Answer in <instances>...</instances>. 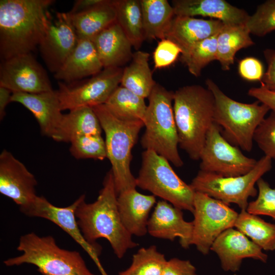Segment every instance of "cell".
<instances>
[{"label": "cell", "instance_id": "obj_36", "mask_svg": "<svg viewBox=\"0 0 275 275\" xmlns=\"http://www.w3.org/2000/svg\"><path fill=\"white\" fill-rule=\"evenodd\" d=\"M250 32L263 37L275 30V0H268L258 6L245 23Z\"/></svg>", "mask_w": 275, "mask_h": 275}, {"label": "cell", "instance_id": "obj_41", "mask_svg": "<svg viewBox=\"0 0 275 275\" xmlns=\"http://www.w3.org/2000/svg\"><path fill=\"white\" fill-rule=\"evenodd\" d=\"M161 275H198L195 266L189 260L173 258L167 260Z\"/></svg>", "mask_w": 275, "mask_h": 275}, {"label": "cell", "instance_id": "obj_4", "mask_svg": "<svg viewBox=\"0 0 275 275\" xmlns=\"http://www.w3.org/2000/svg\"><path fill=\"white\" fill-rule=\"evenodd\" d=\"M105 135L107 157L112 165L116 191L119 194L136 187V178L130 170L131 150L135 145L143 121H128L115 117L105 105L92 107Z\"/></svg>", "mask_w": 275, "mask_h": 275}, {"label": "cell", "instance_id": "obj_3", "mask_svg": "<svg viewBox=\"0 0 275 275\" xmlns=\"http://www.w3.org/2000/svg\"><path fill=\"white\" fill-rule=\"evenodd\" d=\"M173 110L179 146L189 158L200 159L207 134L214 123V99L200 85L186 86L174 92Z\"/></svg>", "mask_w": 275, "mask_h": 275}, {"label": "cell", "instance_id": "obj_9", "mask_svg": "<svg viewBox=\"0 0 275 275\" xmlns=\"http://www.w3.org/2000/svg\"><path fill=\"white\" fill-rule=\"evenodd\" d=\"M271 168L272 159L264 155L246 174L224 177L200 170L189 185L195 192L203 193L229 205L235 204L241 210H246L249 198L258 194L255 187L257 182Z\"/></svg>", "mask_w": 275, "mask_h": 275}, {"label": "cell", "instance_id": "obj_27", "mask_svg": "<svg viewBox=\"0 0 275 275\" xmlns=\"http://www.w3.org/2000/svg\"><path fill=\"white\" fill-rule=\"evenodd\" d=\"M145 40L165 39L174 16V9L167 0H140Z\"/></svg>", "mask_w": 275, "mask_h": 275}, {"label": "cell", "instance_id": "obj_28", "mask_svg": "<svg viewBox=\"0 0 275 275\" xmlns=\"http://www.w3.org/2000/svg\"><path fill=\"white\" fill-rule=\"evenodd\" d=\"M254 44L245 24H224L217 36V60L223 70H228L234 63L236 53Z\"/></svg>", "mask_w": 275, "mask_h": 275}, {"label": "cell", "instance_id": "obj_1", "mask_svg": "<svg viewBox=\"0 0 275 275\" xmlns=\"http://www.w3.org/2000/svg\"><path fill=\"white\" fill-rule=\"evenodd\" d=\"M51 0L0 1V52L3 60L39 46L51 18Z\"/></svg>", "mask_w": 275, "mask_h": 275}, {"label": "cell", "instance_id": "obj_24", "mask_svg": "<svg viewBox=\"0 0 275 275\" xmlns=\"http://www.w3.org/2000/svg\"><path fill=\"white\" fill-rule=\"evenodd\" d=\"M91 40L104 68L120 67L132 59V46L117 21Z\"/></svg>", "mask_w": 275, "mask_h": 275}, {"label": "cell", "instance_id": "obj_35", "mask_svg": "<svg viewBox=\"0 0 275 275\" xmlns=\"http://www.w3.org/2000/svg\"><path fill=\"white\" fill-rule=\"evenodd\" d=\"M70 143L71 154L77 159L103 160L107 157L105 142L101 135H77Z\"/></svg>", "mask_w": 275, "mask_h": 275}, {"label": "cell", "instance_id": "obj_16", "mask_svg": "<svg viewBox=\"0 0 275 275\" xmlns=\"http://www.w3.org/2000/svg\"><path fill=\"white\" fill-rule=\"evenodd\" d=\"M35 176L24 164L8 151L0 154V193L12 199L20 209L31 204L37 197Z\"/></svg>", "mask_w": 275, "mask_h": 275}, {"label": "cell", "instance_id": "obj_19", "mask_svg": "<svg viewBox=\"0 0 275 275\" xmlns=\"http://www.w3.org/2000/svg\"><path fill=\"white\" fill-rule=\"evenodd\" d=\"M193 229V222L184 219L182 210L164 200L156 203L147 227L148 233L154 237L171 241L179 238L184 249L191 245Z\"/></svg>", "mask_w": 275, "mask_h": 275}, {"label": "cell", "instance_id": "obj_10", "mask_svg": "<svg viewBox=\"0 0 275 275\" xmlns=\"http://www.w3.org/2000/svg\"><path fill=\"white\" fill-rule=\"evenodd\" d=\"M194 208L191 245L207 255L217 237L234 227L238 213L229 204L199 192H195Z\"/></svg>", "mask_w": 275, "mask_h": 275}, {"label": "cell", "instance_id": "obj_45", "mask_svg": "<svg viewBox=\"0 0 275 275\" xmlns=\"http://www.w3.org/2000/svg\"><path fill=\"white\" fill-rule=\"evenodd\" d=\"M12 92L9 89L0 86V118L2 120L4 117L5 108L8 104L11 102Z\"/></svg>", "mask_w": 275, "mask_h": 275}, {"label": "cell", "instance_id": "obj_42", "mask_svg": "<svg viewBox=\"0 0 275 275\" xmlns=\"http://www.w3.org/2000/svg\"><path fill=\"white\" fill-rule=\"evenodd\" d=\"M263 53L267 68L261 81V85L275 92V50L266 49Z\"/></svg>", "mask_w": 275, "mask_h": 275}, {"label": "cell", "instance_id": "obj_38", "mask_svg": "<svg viewBox=\"0 0 275 275\" xmlns=\"http://www.w3.org/2000/svg\"><path fill=\"white\" fill-rule=\"evenodd\" d=\"M254 141L264 155L275 159V110H271L257 127Z\"/></svg>", "mask_w": 275, "mask_h": 275}, {"label": "cell", "instance_id": "obj_8", "mask_svg": "<svg viewBox=\"0 0 275 275\" xmlns=\"http://www.w3.org/2000/svg\"><path fill=\"white\" fill-rule=\"evenodd\" d=\"M142 157L136 186L179 209L193 213L195 191L177 175L170 162L151 150H145Z\"/></svg>", "mask_w": 275, "mask_h": 275}, {"label": "cell", "instance_id": "obj_32", "mask_svg": "<svg viewBox=\"0 0 275 275\" xmlns=\"http://www.w3.org/2000/svg\"><path fill=\"white\" fill-rule=\"evenodd\" d=\"M63 142H70L77 135H100L102 127L92 107L83 106L64 114L63 123Z\"/></svg>", "mask_w": 275, "mask_h": 275}, {"label": "cell", "instance_id": "obj_25", "mask_svg": "<svg viewBox=\"0 0 275 275\" xmlns=\"http://www.w3.org/2000/svg\"><path fill=\"white\" fill-rule=\"evenodd\" d=\"M70 14L79 39H92L117 21L116 10L109 0H104L89 9Z\"/></svg>", "mask_w": 275, "mask_h": 275}, {"label": "cell", "instance_id": "obj_5", "mask_svg": "<svg viewBox=\"0 0 275 275\" xmlns=\"http://www.w3.org/2000/svg\"><path fill=\"white\" fill-rule=\"evenodd\" d=\"M206 85L214 97V121L223 129L222 134L233 145L250 152L256 129L270 108L258 101L252 103L237 101L226 95L211 79H206Z\"/></svg>", "mask_w": 275, "mask_h": 275}, {"label": "cell", "instance_id": "obj_44", "mask_svg": "<svg viewBox=\"0 0 275 275\" xmlns=\"http://www.w3.org/2000/svg\"><path fill=\"white\" fill-rule=\"evenodd\" d=\"M104 0H77L76 1L71 10L69 12L71 14L79 13L89 9L101 3Z\"/></svg>", "mask_w": 275, "mask_h": 275}, {"label": "cell", "instance_id": "obj_26", "mask_svg": "<svg viewBox=\"0 0 275 275\" xmlns=\"http://www.w3.org/2000/svg\"><path fill=\"white\" fill-rule=\"evenodd\" d=\"M149 53L138 50L133 53L130 64L123 71L121 86L139 96L148 98L156 84L149 65Z\"/></svg>", "mask_w": 275, "mask_h": 275}, {"label": "cell", "instance_id": "obj_40", "mask_svg": "<svg viewBox=\"0 0 275 275\" xmlns=\"http://www.w3.org/2000/svg\"><path fill=\"white\" fill-rule=\"evenodd\" d=\"M238 72L243 79L249 81H261L264 75L262 63L254 57H247L238 63Z\"/></svg>", "mask_w": 275, "mask_h": 275}, {"label": "cell", "instance_id": "obj_30", "mask_svg": "<svg viewBox=\"0 0 275 275\" xmlns=\"http://www.w3.org/2000/svg\"><path fill=\"white\" fill-rule=\"evenodd\" d=\"M234 227L262 250H275V224L242 210L238 214Z\"/></svg>", "mask_w": 275, "mask_h": 275}, {"label": "cell", "instance_id": "obj_23", "mask_svg": "<svg viewBox=\"0 0 275 275\" xmlns=\"http://www.w3.org/2000/svg\"><path fill=\"white\" fill-rule=\"evenodd\" d=\"M103 65L91 39L78 38L77 43L54 77L70 82L102 70Z\"/></svg>", "mask_w": 275, "mask_h": 275}, {"label": "cell", "instance_id": "obj_43", "mask_svg": "<svg viewBox=\"0 0 275 275\" xmlns=\"http://www.w3.org/2000/svg\"><path fill=\"white\" fill-rule=\"evenodd\" d=\"M248 95L255 98L257 101L266 105L270 110H275V92L270 91L261 85L259 87H253L248 91Z\"/></svg>", "mask_w": 275, "mask_h": 275}, {"label": "cell", "instance_id": "obj_33", "mask_svg": "<svg viewBox=\"0 0 275 275\" xmlns=\"http://www.w3.org/2000/svg\"><path fill=\"white\" fill-rule=\"evenodd\" d=\"M167 261L155 245L142 248L133 255L130 266L119 275H161Z\"/></svg>", "mask_w": 275, "mask_h": 275}, {"label": "cell", "instance_id": "obj_20", "mask_svg": "<svg viewBox=\"0 0 275 275\" xmlns=\"http://www.w3.org/2000/svg\"><path fill=\"white\" fill-rule=\"evenodd\" d=\"M172 6L176 16L208 17L228 25L245 24L250 16L225 0H174Z\"/></svg>", "mask_w": 275, "mask_h": 275}, {"label": "cell", "instance_id": "obj_39", "mask_svg": "<svg viewBox=\"0 0 275 275\" xmlns=\"http://www.w3.org/2000/svg\"><path fill=\"white\" fill-rule=\"evenodd\" d=\"M182 50L170 40L164 39L158 43L153 52L155 68H162L172 65L178 58Z\"/></svg>", "mask_w": 275, "mask_h": 275}, {"label": "cell", "instance_id": "obj_31", "mask_svg": "<svg viewBox=\"0 0 275 275\" xmlns=\"http://www.w3.org/2000/svg\"><path fill=\"white\" fill-rule=\"evenodd\" d=\"M117 118L128 121H144L147 105L145 99L119 86L104 104Z\"/></svg>", "mask_w": 275, "mask_h": 275}, {"label": "cell", "instance_id": "obj_29", "mask_svg": "<svg viewBox=\"0 0 275 275\" xmlns=\"http://www.w3.org/2000/svg\"><path fill=\"white\" fill-rule=\"evenodd\" d=\"M117 22L132 47L139 50L145 40L140 0H113Z\"/></svg>", "mask_w": 275, "mask_h": 275}, {"label": "cell", "instance_id": "obj_6", "mask_svg": "<svg viewBox=\"0 0 275 275\" xmlns=\"http://www.w3.org/2000/svg\"><path fill=\"white\" fill-rule=\"evenodd\" d=\"M17 250L22 254L5 260V265L32 264L42 275H95L78 252L61 248L51 236L26 234L21 236Z\"/></svg>", "mask_w": 275, "mask_h": 275}, {"label": "cell", "instance_id": "obj_14", "mask_svg": "<svg viewBox=\"0 0 275 275\" xmlns=\"http://www.w3.org/2000/svg\"><path fill=\"white\" fill-rule=\"evenodd\" d=\"M78 37L69 12H57L52 17L39 45L49 70L56 73L75 48Z\"/></svg>", "mask_w": 275, "mask_h": 275}, {"label": "cell", "instance_id": "obj_11", "mask_svg": "<svg viewBox=\"0 0 275 275\" xmlns=\"http://www.w3.org/2000/svg\"><path fill=\"white\" fill-rule=\"evenodd\" d=\"M200 160L201 171L224 177L246 174L257 162L244 155L238 147L229 143L215 123L207 134Z\"/></svg>", "mask_w": 275, "mask_h": 275}, {"label": "cell", "instance_id": "obj_18", "mask_svg": "<svg viewBox=\"0 0 275 275\" xmlns=\"http://www.w3.org/2000/svg\"><path fill=\"white\" fill-rule=\"evenodd\" d=\"M210 250L217 254L221 267L225 271H239L245 258H252L263 263H266L268 259L267 255L260 247L234 227L222 233L213 243Z\"/></svg>", "mask_w": 275, "mask_h": 275}, {"label": "cell", "instance_id": "obj_13", "mask_svg": "<svg viewBox=\"0 0 275 275\" xmlns=\"http://www.w3.org/2000/svg\"><path fill=\"white\" fill-rule=\"evenodd\" d=\"M0 86L12 93L36 94L53 90L46 71L31 53L3 60L0 68Z\"/></svg>", "mask_w": 275, "mask_h": 275}, {"label": "cell", "instance_id": "obj_37", "mask_svg": "<svg viewBox=\"0 0 275 275\" xmlns=\"http://www.w3.org/2000/svg\"><path fill=\"white\" fill-rule=\"evenodd\" d=\"M258 196L249 203L246 211L252 214L269 216L275 220V188L262 178L257 182Z\"/></svg>", "mask_w": 275, "mask_h": 275}, {"label": "cell", "instance_id": "obj_15", "mask_svg": "<svg viewBox=\"0 0 275 275\" xmlns=\"http://www.w3.org/2000/svg\"><path fill=\"white\" fill-rule=\"evenodd\" d=\"M84 195H81L72 204L65 207L54 206L44 197L37 196L31 204L20 210L26 216L45 218L58 226L100 265L98 257L101 254L102 248L100 245L92 246L86 241L78 225L75 216V210Z\"/></svg>", "mask_w": 275, "mask_h": 275}, {"label": "cell", "instance_id": "obj_2", "mask_svg": "<svg viewBox=\"0 0 275 275\" xmlns=\"http://www.w3.org/2000/svg\"><path fill=\"white\" fill-rule=\"evenodd\" d=\"M117 194L112 171L106 174L97 200L91 203L84 195L75 210L78 225L86 241L94 246L96 240L106 239L115 254L121 259L127 251L138 246L124 226L118 211Z\"/></svg>", "mask_w": 275, "mask_h": 275}, {"label": "cell", "instance_id": "obj_21", "mask_svg": "<svg viewBox=\"0 0 275 275\" xmlns=\"http://www.w3.org/2000/svg\"><path fill=\"white\" fill-rule=\"evenodd\" d=\"M224 24L216 19L175 15L166 33L165 39L178 45L182 54L198 42L218 34Z\"/></svg>", "mask_w": 275, "mask_h": 275}, {"label": "cell", "instance_id": "obj_7", "mask_svg": "<svg viewBox=\"0 0 275 275\" xmlns=\"http://www.w3.org/2000/svg\"><path fill=\"white\" fill-rule=\"evenodd\" d=\"M174 92L157 84L149 96L143 121L145 131L141 144L166 158L176 167L183 165L178 150L179 139L172 102Z\"/></svg>", "mask_w": 275, "mask_h": 275}, {"label": "cell", "instance_id": "obj_22", "mask_svg": "<svg viewBox=\"0 0 275 275\" xmlns=\"http://www.w3.org/2000/svg\"><path fill=\"white\" fill-rule=\"evenodd\" d=\"M154 195H146L136 189L123 191L117 196V205L121 221L132 236H145L147 233L149 213L155 205Z\"/></svg>", "mask_w": 275, "mask_h": 275}, {"label": "cell", "instance_id": "obj_34", "mask_svg": "<svg viewBox=\"0 0 275 275\" xmlns=\"http://www.w3.org/2000/svg\"><path fill=\"white\" fill-rule=\"evenodd\" d=\"M217 34L198 42L186 53L181 54V62L194 76H200L205 67L216 60Z\"/></svg>", "mask_w": 275, "mask_h": 275}, {"label": "cell", "instance_id": "obj_12", "mask_svg": "<svg viewBox=\"0 0 275 275\" xmlns=\"http://www.w3.org/2000/svg\"><path fill=\"white\" fill-rule=\"evenodd\" d=\"M123 69L105 68L86 82L75 86L59 82L57 91L62 111L104 104L121 84Z\"/></svg>", "mask_w": 275, "mask_h": 275}, {"label": "cell", "instance_id": "obj_17", "mask_svg": "<svg viewBox=\"0 0 275 275\" xmlns=\"http://www.w3.org/2000/svg\"><path fill=\"white\" fill-rule=\"evenodd\" d=\"M11 102H18L34 115L41 132L56 141H63L64 114L57 91L31 94L12 93Z\"/></svg>", "mask_w": 275, "mask_h": 275}]
</instances>
